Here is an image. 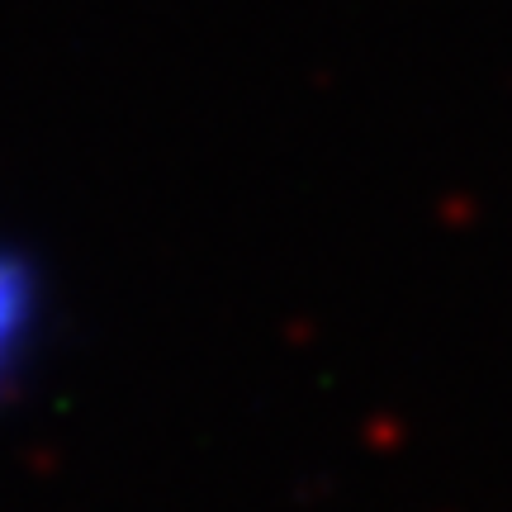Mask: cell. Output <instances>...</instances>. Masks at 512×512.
Returning a JSON list of instances; mask_svg holds the SVG:
<instances>
[{
  "label": "cell",
  "mask_w": 512,
  "mask_h": 512,
  "mask_svg": "<svg viewBox=\"0 0 512 512\" xmlns=\"http://www.w3.org/2000/svg\"><path fill=\"white\" fill-rule=\"evenodd\" d=\"M38 337V280L29 261L0 242V389L29 361Z\"/></svg>",
  "instance_id": "cell-1"
}]
</instances>
